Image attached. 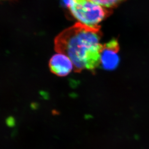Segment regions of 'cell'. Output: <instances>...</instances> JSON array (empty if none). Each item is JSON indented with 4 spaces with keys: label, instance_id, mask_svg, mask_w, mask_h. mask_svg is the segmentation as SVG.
I'll list each match as a JSON object with an SVG mask.
<instances>
[{
    "label": "cell",
    "instance_id": "6da1fadb",
    "mask_svg": "<svg viewBox=\"0 0 149 149\" xmlns=\"http://www.w3.org/2000/svg\"><path fill=\"white\" fill-rule=\"evenodd\" d=\"M102 36L100 26L77 22L56 36L55 49L70 58L76 72L85 69L93 72L100 64Z\"/></svg>",
    "mask_w": 149,
    "mask_h": 149
},
{
    "label": "cell",
    "instance_id": "7a4b0ae2",
    "mask_svg": "<svg viewBox=\"0 0 149 149\" xmlns=\"http://www.w3.org/2000/svg\"><path fill=\"white\" fill-rule=\"evenodd\" d=\"M68 6L79 22L92 27L99 26V23L111 14L110 9L91 0H68Z\"/></svg>",
    "mask_w": 149,
    "mask_h": 149
},
{
    "label": "cell",
    "instance_id": "3957f363",
    "mask_svg": "<svg viewBox=\"0 0 149 149\" xmlns=\"http://www.w3.org/2000/svg\"><path fill=\"white\" fill-rule=\"evenodd\" d=\"M119 45L117 40L113 39L103 45L100 52V62L102 68L106 70H113L119 62Z\"/></svg>",
    "mask_w": 149,
    "mask_h": 149
},
{
    "label": "cell",
    "instance_id": "277c9868",
    "mask_svg": "<svg viewBox=\"0 0 149 149\" xmlns=\"http://www.w3.org/2000/svg\"><path fill=\"white\" fill-rule=\"evenodd\" d=\"M49 65L52 73L60 77L67 76L74 69L70 58L66 55L58 52L51 58Z\"/></svg>",
    "mask_w": 149,
    "mask_h": 149
},
{
    "label": "cell",
    "instance_id": "5b68a950",
    "mask_svg": "<svg viewBox=\"0 0 149 149\" xmlns=\"http://www.w3.org/2000/svg\"><path fill=\"white\" fill-rule=\"evenodd\" d=\"M97 4L106 8L111 9L116 7L125 0H91Z\"/></svg>",
    "mask_w": 149,
    "mask_h": 149
},
{
    "label": "cell",
    "instance_id": "8992f818",
    "mask_svg": "<svg viewBox=\"0 0 149 149\" xmlns=\"http://www.w3.org/2000/svg\"><path fill=\"white\" fill-rule=\"evenodd\" d=\"M7 124L10 127L13 126L14 125V120H13V119H9L8 120H7Z\"/></svg>",
    "mask_w": 149,
    "mask_h": 149
}]
</instances>
